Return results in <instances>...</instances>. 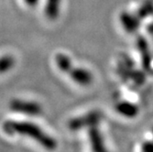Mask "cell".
<instances>
[{
    "label": "cell",
    "mask_w": 153,
    "mask_h": 152,
    "mask_svg": "<svg viewBox=\"0 0 153 152\" xmlns=\"http://www.w3.org/2000/svg\"><path fill=\"white\" fill-rule=\"evenodd\" d=\"M4 131L7 134H20L30 136L47 149H54L56 142L37 125L25 121H7L3 126Z\"/></svg>",
    "instance_id": "1"
},
{
    "label": "cell",
    "mask_w": 153,
    "mask_h": 152,
    "mask_svg": "<svg viewBox=\"0 0 153 152\" xmlns=\"http://www.w3.org/2000/svg\"><path fill=\"white\" fill-rule=\"evenodd\" d=\"M100 119H101L100 113L97 111H94L82 117L74 118L69 123V128L72 130H78L85 127L90 128L92 126H96L100 121Z\"/></svg>",
    "instance_id": "2"
},
{
    "label": "cell",
    "mask_w": 153,
    "mask_h": 152,
    "mask_svg": "<svg viewBox=\"0 0 153 152\" xmlns=\"http://www.w3.org/2000/svg\"><path fill=\"white\" fill-rule=\"evenodd\" d=\"M10 108L16 112L27 114L31 116H37L42 112L39 104L34 102H27L22 100H14L10 104Z\"/></svg>",
    "instance_id": "3"
},
{
    "label": "cell",
    "mask_w": 153,
    "mask_h": 152,
    "mask_svg": "<svg viewBox=\"0 0 153 152\" xmlns=\"http://www.w3.org/2000/svg\"><path fill=\"white\" fill-rule=\"evenodd\" d=\"M69 76L72 78L74 82H75L76 84L86 86L92 84L93 82V75L92 73L83 68H74L73 67L71 69V71L68 73Z\"/></svg>",
    "instance_id": "4"
},
{
    "label": "cell",
    "mask_w": 153,
    "mask_h": 152,
    "mask_svg": "<svg viewBox=\"0 0 153 152\" xmlns=\"http://www.w3.org/2000/svg\"><path fill=\"white\" fill-rule=\"evenodd\" d=\"M137 47L140 53L143 69L147 72H149L151 70V55L147 40L141 36L138 37L137 39Z\"/></svg>",
    "instance_id": "5"
},
{
    "label": "cell",
    "mask_w": 153,
    "mask_h": 152,
    "mask_svg": "<svg viewBox=\"0 0 153 152\" xmlns=\"http://www.w3.org/2000/svg\"><path fill=\"white\" fill-rule=\"evenodd\" d=\"M119 20L124 27V30L128 33H134L136 32L140 25V19H138L136 14L132 15L128 12H122L119 16Z\"/></svg>",
    "instance_id": "6"
},
{
    "label": "cell",
    "mask_w": 153,
    "mask_h": 152,
    "mask_svg": "<svg viewBox=\"0 0 153 152\" xmlns=\"http://www.w3.org/2000/svg\"><path fill=\"white\" fill-rule=\"evenodd\" d=\"M88 135H89V140H90L93 150H94L96 152L105 151L103 137H102V135H101L98 128H97L96 126L90 127L89 131H88Z\"/></svg>",
    "instance_id": "7"
},
{
    "label": "cell",
    "mask_w": 153,
    "mask_h": 152,
    "mask_svg": "<svg viewBox=\"0 0 153 152\" xmlns=\"http://www.w3.org/2000/svg\"><path fill=\"white\" fill-rule=\"evenodd\" d=\"M116 111L120 114L122 116H125L127 118H134L137 116L138 114V107L130 102L128 101H121L118 102L116 106Z\"/></svg>",
    "instance_id": "8"
},
{
    "label": "cell",
    "mask_w": 153,
    "mask_h": 152,
    "mask_svg": "<svg viewBox=\"0 0 153 152\" xmlns=\"http://www.w3.org/2000/svg\"><path fill=\"white\" fill-rule=\"evenodd\" d=\"M62 0H46L45 15L48 19L53 20L59 17Z\"/></svg>",
    "instance_id": "9"
},
{
    "label": "cell",
    "mask_w": 153,
    "mask_h": 152,
    "mask_svg": "<svg viewBox=\"0 0 153 152\" xmlns=\"http://www.w3.org/2000/svg\"><path fill=\"white\" fill-rule=\"evenodd\" d=\"M55 62H56L58 68L62 72L68 74V73L71 71V69L74 67L71 59L69 58L68 55L64 53H58L55 56Z\"/></svg>",
    "instance_id": "10"
},
{
    "label": "cell",
    "mask_w": 153,
    "mask_h": 152,
    "mask_svg": "<svg viewBox=\"0 0 153 152\" xmlns=\"http://www.w3.org/2000/svg\"><path fill=\"white\" fill-rule=\"evenodd\" d=\"M151 15H153V0H145L143 4L137 10L136 16L142 20Z\"/></svg>",
    "instance_id": "11"
},
{
    "label": "cell",
    "mask_w": 153,
    "mask_h": 152,
    "mask_svg": "<svg viewBox=\"0 0 153 152\" xmlns=\"http://www.w3.org/2000/svg\"><path fill=\"white\" fill-rule=\"evenodd\" d=\"M15 65V59L11 55H4L0 58V73H6Z\"/></svg>",
    "instance_id": "12"
},
{
    "label": "cell",
    "mask_w": 153,
    "mask_h": 152,
    "mask_svg": "<svg viewBox=\"0 0 153 152\" xmlns=\"http://www.w3.org/2000/svg\"><path fill=\"white\" fill-rule=\"evenodd\" d=\"M141 149L144 152H153V141H146L142 144Z\"/></svg>",
    "instance_id": "13"
},
{
    "label": "cell",
    "mask_w": 153,
    "mask_h": 152,
    "mask_svg": "<svg viewBox=\"0 0 153 152\" xmlns=\"http://www.w3.org/2000/svg\"><path fill=\"white\" fill-rule=\"evenodd\" d=\"M24 1L27 5H29L30 7H35L38 4L39 0H24Z\"/></svg>",
    "instance_id": "14"
},
{
    "label": "cell",
    "mask_w": 153,
    "mask_h": 152,
    "mask_svg": "<svg viewBox=\"0 0 153 152\" xmlns=\"http://www.w3.org/2000/svg\"><path fill=\"white\" fill-rule=\"evenodd\" d=\"M152 135H153V128H152Z\"/></svg>",
    "instance_id": "15"
}]
</instances>
